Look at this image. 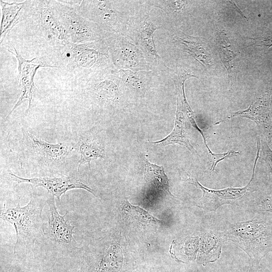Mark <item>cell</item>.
Returning a JSON list of instances; mask_svg holds the SVG:
<instances>
[{
  "instance_id": "cell-1",
  "label": "cell",
  "mask_w": 272,
  "mask_h": 272,
  "mask_svg": "<svg viewBox=\"0 0 272 272\" xmlns=\"http://www.w3.org/2000/svg\"><path fill=\"white\" fill-rule=\"evenodd\" d=\"M46 200L34 191L31 193L29 201L21 207L20 200L14 208H6V205L1 210V219L12 225L16 231V242L14 253L21 249L32 247L37 240L45 235L42 211Z\"/></svg>"
},
{
  "instance_id": "cell-2",
  "label": "cell",
  "mask_w": 272,
  "mask_h": 272,
  "mask_svg": "<svg viewBox=\"0 0 272 272\" xmlns=\"http://www.w3.org/2000/svg\"><path fill=\"white\" fill-rule=\"evenodd\" d=\"M136 1H83L76 8L85 18L96 23L105 33L123 34L133 15Z\"/></svg>"
},
{
  "instance_id": "cell-3",
  "label": "cell",
  "mask_w": 272,
  "mask_h": 272,
  "mask_svg": "<svg viewBox=\"0 0 272 272\" xmlns=\"http://www.w3.org/2000/svg\"><path fill=\"white\" fill-rule=\"evenodd\" d=\"M225 235L250 257L272 250V223L263 217L230 225Z\"/></svg>"
},
{
  "instance_id": "cell-4",
  "label": "cell",
  "mask_w": 272,
  "mask_h": 272,
  "mask_svg": "<svg viewBox=\"0 0 272 272\" xmlns=\"http://www.w3.org/2000/svg\"><path fill=\"white\" fill-rule=\"evenodd\" d=\"M152 8L148 1H144L140 6H138L124 35L140 49L151 67L159 68L163 62L157 52L154 44V32L159 28L150 18L149 13Z\"/></svg>"
},
{
  "instance_id": "cell-5",
  "label": "cell",
  "mask_w": 272,
  "mask_h": 272,
  "mask_svg": "<svg viewBox=\"0 0 272 272\" xmlns=\"http://www.w3.org/2000/svg\"><path fill=\"white\" fill-rule=\"evenodd\" d=\"M70 41L81 44L102 40L105 33L95 23L84 17L75 7L63 1H53Z\"/></svg>"
},
{
  "instance_id": "cell-6",
  "label": "cell",
  "mask_w": 272,
  "mask_h": 272,
  "mask_svg": "<svg viewBox=\"0 0 272 272\" xmlns=\"http://www.w3.org/2000/svg\"><path fill=\"white\" fill-rule=\"evenodd\" d=\"M105 34V41L112 63L120 70L147 71L152 68L137 45L122 34Z\"/></svg>"
},
{
  "instance_id": "cell-7",
  "label": "cell",
  "mask_w": 272,
  "mask_h": 272,
  "mask_svg": "<svg viewBox=\"0 0 272 272\" xmlns=\"http://www.w3.org/2000/svg\"><path fill=\"white\" fill-rule=\"evenodd\" d=\"M30 10L38 33L51 44L60 48L71 43L53 1H38Z\"/></svg>"
},
{
  "instance_id": "cell-8",
  "label": "cell",
  "mask_w": 272,
  "mask_h": 272,
  "mask_svg": "<svg viewBox=\"0 0 272 272\" xmlns=\"http://www.w3.org/2000/svg\"><path fill=\"white\" fill-rule=\"evenodd\" d=\"M101 40L81 44L69 43L60 48L62 56L73 69L99 68L103 62H112L107 46Z\"/></svg>"
},
{
  "instance_id": "cell-9",
  "label": "cell",
  "mask_w": 272,
  "mask_h": 272,
  "mask_svg": "<svg viewBox=\"0 0 272 272\" xmlns=\"http://www.w3.org/2000/svg\"><path fill=\"white\" fill-rule=\"evenodd\" d=\"M256 150L252 176L250 181L245 186L212 189L203 186L197 180L188 176L185 181L200 189L202 192V196L197 201V206L203 209L215 211L223 205L233 204L241 200L248 193L254 191L251 183L254 179L255 167L260 152L259 148H257Z\"/></svg>"
},
{
  "instance_id": "cell-10",
  "label": "cell",
  "mask_w": 272,
  "mask_h": 272,
  "mask_svg": "<svg viewBox=\"0 0 272 272\" xmlns=\"http://www.w3.org/2000/svg\"><path fill=\"white\" fill-rule=\"evenodd\" d=\"M46 203L48 207V224L45 234L58 248L74 250L77 248V242L74 237L76 227L65 220L68 212L63 216L60 215L56 206L54 196L50 194L46 198Z\"/></svg>"
},
{
  "instance_id": "cell-11",
  "label": "cell",
  "mask_w": 272,
  "mask_h": 272,
  "mask_svg": "<svg viewBox=\"0 0 272 272\" xmlns=\"http://www.w3.org/2000/svg\"><path fill=\"white\" fill-rule=\"evenodd\" d=\"M9 174L12 179L18 184L29 183L32 187H41L45 189L49 194L56 197L59 202L62 194L74 189H83L96 196L95 191L91 188L74 176L24 178L16 175L10 170Z\"/></svg>"
},
{
  "instance_id": "cell-12",
  "label": "cell",
  "mask_w": 272,
  "mask_h": 272,
  "mask_svg": "<svg viewBox=\"0 0 272 272\" xmlns=\"http://www.w3.org/2000/svg\"><path fill=\"white\" fill-rule=\"evenodd\" d=\"M8 51L16 56L18 61V78L22 93L16 104L6 117L5 120L25 100L29 101L28 110L30 108L33 95L35 90L34 78L37 70L41 67H55L48 64H44L39 61L37 57L31 60L26 59L15 47L14 50L8 49Z\"/></svg>"
},
{
  "instance_id": "cell-13",
  "label": "cell",
  "mask_w": 272,
  "mask_h": 272,
  "mask_svg": "<svg viewBox=\"0 0 272 272\" xmlns=\"http://www.w3.org/2000/svg\"><path fill=\"white\" fill-rule=\"evenodd\" d=\"M234 117L248 118L255 122L263 130L268 131L272 129V94L264 93L254 100L246 109L233 112L217 125Z\"/></svg>"
},
{
  "instance_id": "cell-14",
  "label": "cell",
  "mask_w": 272,
  "mask_h": 272,
  "mask_svg": "<svg viewBox=\"0 0 272 272\" xmlns=\"http://www.w3.org/2000/svg\"><path fill=\"white\" fill-rule=\"evenodd\" d=\"M31 144V150L35 157L46 164L62 162L73 150V148L62 144H50L41 140L29 132L24 134Z\"/></svg>"
},
{
  "instance_id": "cell-15",
  "label": "cell",
  "mask_w": 272,
  "mask_h": 272,
  "mask_svg": "<svg viewBox=\"0 0 272 272\" xmlns=\"http://www.w3.org/2000/svg\"><path fill=\"white\" fill-rule=\"evenodd\" d=\"M173 41L180 48L188 53L204 67L212 63V57L205 39L187 35L176 31L173 35Z\"/></svg>"
},
{
  "instance_id": "cell-16",
  "label": "cell",
  "mask_w": 272,
  "mask_h": 272,
  "mask_svg": "<svg viewBox=\"0 0 272 272\" xmlns=\"http://www.w3.org/2000/svg\"><path fill=\"white\" fill-rule=\"evenodd\" d=\"M30 2L8 3L1 1L2 11L0 26L1 43L11 29L26 16V13L30 7Z\"/></svg>"
},
{
  "instance_id": "cell-17",
  "label": "cell",
  "mask_w": 272,
  "mask_h": 272,
  "mask_svg": "<svg viewBox=\"0 0 272 272\" xmlns=\"http://www.w3.org/2000/svg\"><path fill=\"white\" fill-rule=\"evenodd\" d=\"M216 43L221 60L228 72L229 83L232 86L236 83L237 53L233 49L227 33L220 26L216 27Z\"/></svg>"
},
{
  "instance_id": "cell-18",
  "label": "cell",
  "mask_w": 272,
  "mask_h": 272,
  "mask_svg": "<svg viewBox=\"0 0 272 272\" xmlns=\"http://www.w3.org/2000/svg\"><path fill=\"white\" fill-rule=\"evenodd\" d=\"M97 255L92 272H124V262L115 244L109 243Z\"/></svg>"
},
{
  "instance_id": "cell-19",
  "label": "cell",
  "mask_w": 272,
  "mask_h": 272,
  "mask_svg": "<svg viewBox=\"0 0 272 272\" xmlns=\"http://www.w3.org/2000/svg\"><path fill=\"white\" fill-rule=\"evenodd\" d=\"M155 144L165 146L171 144H178L186 147L191 152L197 153L191 144L187 135L185 117L182 109L177 106L174 126L173 130L164 139L155 142H151Z\"/></svg>"
},
{
  "instance_id": "cell-20",
  "label": "cell",
  "mask_w": 272,
  "mask_h": 272,
  "mask_svg": "<svg viewBox=\"0 0 272 272\" xmlns=\"http://www.w3.org/2000/svg\"><path fill=\"white\" fill-rule=\"evenodd\" d=\"M101 78L102 80L95 88L97 97L100 101L106 104H116L120 98L119 85L122 83L117 72L112 75H105Z\"/></svg>"
},
{
  "instance_id": "cell-21",
  "label": "cell",
  "mask_w": 272,
  "mask_h": 272,
  "mask_svg": "<svg viewBox=\"0 0 272 272\" xmlns=\"http://www.w3.org/2000/svg\"><path fill=\"white\" fill-rule=\"evenodd\" d=\"M145 179L147 183L156 191L174 196L169 190V183L163 166L150 163L147 159H144Z\"/></svg>"
},
{
  "instance_id": "cell-22",
  "label": "cell",
  "mask_w": 272,
  "mask_h": 272,
  "mask_svg": "<svg viewBox=\"0 0 272 272\" xmlns=\"http://www.w3.org/2000/svg\"><path fill=\"white\" fill-rule=\"evenodd\" d=\"M121 211L125 217L140 224L156 225L162 223V221L152 216L145 210L131 205L127 200L122 202Z\"/></svg>"
},
{
  "instance_id": "cell-23",
  "label": "cell",
  "mask_w": 272,
  "mask_h": 272,
  "mask_svg": "<svg viewBox=\"0 0 272 272\" xmlns=\"http://www.w3.org/2000/svg\"><path fill=\"white\" fill-rule=\"evenodd\" d=\"M80 158L78 162V171L81 165L88 163L90 171V162L98 158L105 157V150L103 146L95 142H83L79 146Z\"/></svg>"
},
{
  "instance_id": "cell-24",
  "label": "cell",
  "mask_w": 272,
  "mask_h": 272,
  "mask_svg": "<svg viewBox=\"0 0 272 272\" xmlns=\"http://www.w3.org/2000/svg\"><path fill=\"white\" fill-rule=\"evenodd\" d=\"M260 142L263 159L268 168L269 179L272 181V151L266 142L261 140Z\"/></svg>"
},
{
  "instance_id": "cell-25",
  "label": "cell",
  "mask_w": 272,
  "mask_h": 272,
  "mask_svg": "<svg viewBox=\"0 0 272 272\" xmlns=\"http://www.w3.org/2000/svg\"><path fill=\"white\" fill-rule=\"evenodd\" d=\"M252 40L253 44L257 46H264L267 47L272 46V32L267 33L262 36L255 38H249Z\"/></svg>"
},
{
  "instance_id": "cell-26",
  "label": "cell",
  "mask_w": 272,
  "mask_h": 272,
  "mask_svg": "<svg viewBox=\"0 0 272 272\" xmlns=\"http://www.w3.org/2000/svg\"><path fill=\"white\" fill-rule=\"evenodd\" d=\"M261 208L263 211L272 212V197L264 199L261 202Z\"/></svg>"
},
{
  "instance_id": "cell-27",
  "label": "cell",
  "mask_w": 272,
  "mask_h": 272,
  "mask_svg": "<svg viewBox=\"0 0 272 272\" xmlns=\"http://www.w3.org/2000/svg\"><path fill=\"white\" fill-rule=\"evenodd\" d=\"M1 272H4V271H3L1 270Z\"/></svg>"
}]
</instances>
